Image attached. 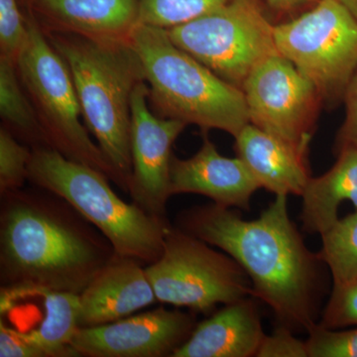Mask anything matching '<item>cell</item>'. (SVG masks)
I'll list each match as a JSON object with an SVG mask.
<instances>
[{"instance_id": "6da1fadb", "label": "cell", "mask_w": 357, "mask_h": 357, "mask_svg": "<svg viewBox=\"0 0 357 357\" xmlns=\"http://www.w3.org/2000/svg\"><path fill=\"white\" fill-rule=\"evenodd\" d=\"M287 196H276L259 217L246 220L213 204L182 211L178 227L229 255L248 274L252 297L280 325L310 331L318 324L321 265L289 215Z\"/></svg>"}, {"instance_id": "7a4b0ae2", "label": "cell", "mask_w": 357, "mask_h": 357, "mask_svg": "<svg viewBox=\"0 0 357 357\" xmlns=\"http://www.w3.org/2000/svg\"><path fill=\"white\" fill-rule=\"evenodd\" d=\"M22 189L1 194V287L32 286L79 295L115 255L64 199Z\"/></svg>"}, {"instance_id": "3957f363", "label": "cell", "mask_w": 357, "mask_h": 357, "mask_svg": "<svg viewBox=\"0 0 357 357\" xmlns=\"http://www.w3.org/2000/svg\"><path fill=\"white\" fill-rule=\"evenodd\" d=\"M44 29V28H43ZM69 67L86 128L128 192L132 174L131 96L144 69L130 39H95L45 30Z\"/></svg>"}, {"instance_id": "277c9868", "label": "cell", "mask_w": 357, "mask_h": 357, "mask_svg": "<svg viewBox=\"0 0 357 357\" xmlns=\"http://www.w3.org/2000/svg\"><path fill=\"white\" fill-rule=\"evenodd\" d=\"M129 39L142 63L149 100L159 116L234 137L249 123L243 89L178 47L167 29L139 23Z\"/></svg>"}, {"instance_id": "5b68a950", "label": "cell", "mask_w": 357, "mask_h": 357, "mask_svg": "<svg viewBox=\"0 0 357 357\" xmlns=\"http://www.w3.org/2000/svg\"><path fill=\"white\" fill-rule=\"evenodd\" d=\"M31 149L28 181L67 201L107 237L115 255L145 265L158 259L170 227L166 218L119 198L100 171L66 158L52 147Z\"/></svg>"}, {"instance_id": "8992f818", "label": "cell", "mask_w": 357, "mask_h": 357, "mask_svg": "<svg viewBox=\"0 0 357 357\" xmlns=\"http://www.w3.org/2000/svg\"><path fill=\"white\" fill-rule=\"evenodd\" d=\"M26 21L29 36L16 66L49 147L115 182L114 170L82 122L83 112L67 63L52 46L36 18L30 14Z\"/></svg>"}, {"instance_id": "52a82bcc", "label": "cell", "mask_w": 357, "mask_h": 357, "mask_svg": "<svg viewBox=\"0 0 357 357\" xmlns=\"http://www.w3.org/2000/svg\"><path fill=\"white\" fill-rule=\"evenodd\" d=\"M145 271L158 302L195 312L208 314L218 305L252 297L248 274L234 258L172 225L161 256Z\"/></svg>"}, {"instance_id": "ba28073f", "label": "cell", "mask_w": 357, "mask_h": 357, "mask_svg": "<svg viewBox=\"0 0 357 357\" xmlns=\"http://www.w3.org/2000/svg\"><path fill=\"white\" fill-rule=\"evenodd\" d=\"M274 30L258 0H230L167 32L181 49L227 83L243 89L260 63L280 54Z\"/></svg>"}, {"instance_id": "9c48e42d", "label": "cell", "mask_w": 357, "mask_h": 357, "mask_svg": "<svg viewBox=\"0 0 357 357\" xmlns=\"http://www.w3.org/2000/svg\"><path fill=\"white\" fill-rule=\"evenodd\" d=\"M277 50L318 89L324 103L344 100L357 70V20L338 0H321L275 25Z\"/></svg>"}, {"instance_id": "30bf717a", "label": "cell", "mask_w": 357, "mask_h": 357, "mask_svg": "<svg viewBox=\"0 0 357 357\" xmlns=\"http://www.w3.org/2000/svg\"><path fill=\"white\" fill-rule=\"evenodd\" d=\"M249 123L281 139L310 143L323 98L280 54L260 63L243 86Z\"/></svg>"}, {"instance_id": "8fae6325", "label": "cell", "mask_w": 357, "mask_h": 357, "mask_svg": "<svg viewBox=\"0 0 357 357\" xmlns=\"http://www.w3.org/2000/svg\"><path fill=\"white\" fill-rule=\"evenodd\" d=\"M149 88L140 82L131 96L130 147L132 174L128 194L150 215L166 218L171 198L174 143L187 124L155 115L148 107Z\"/></svg>"}, {"instance_id": "7c38bea8", "label": "cell", "mask_w": 357, "mask_h": 357, "mask_svg": "<svg viewBox=\"0 0 357 357\" xmlns=\"http://www.w3.org/2000/svg\"><path fill=\"white\" fill-rule=\"evenodd\" d=\"M196 325L194 314L161 307L114 323L79 328L70 347L77 356H172Z\"/></svg>"}, {"instance_id": "4fadbf2b", "label": "cell", "mask_w": 357, "mask_h": 357, "mask_svg": "<svg viewBox=\"0 0 357 357\" xmlns=\"http://www.w3.org/2000/svg\"><path fill=\"white\" fill-rule=\"evenodd\" d=\"M77 294L32 286L1 287L0 326L36 345L48 357L77 356L70 340L79 326Z\"/></svg>"}, {"instance_id": "5bb4252c", "label": "cell", "mask_w": 357, "mask_h": 357, "mask_svg": "<svg viewBox=\"0 0 357 357\" xmlns=\"http://www.w3.org/2000/svg\"><path fill=\"white\" fill-rule=\"evenodd\" d=\"M198 152L188 159L173 157L171 165V196L196 194L206 197L218 206L248 211L251 199L260 189L257 181L236 157L223 156L204 131Z\"/></svg>"}, {"instance_id": "9a60e30c", "label": "cell", "mask_w": 357, "mask_h": 357, "mask_svg": "<svg viewBox=\"0 0 357 357\" xmlns=\"http://www.w3.org/2000/svg\"><path fill=\"white\" fill-rule=\"evenodd\" d=\"M79 328L114 323L157 301L142 263L115 255L79 294Z\"/></svg>"}, {"instance_id": "2e32d148", "label": "cell", "mask_w": 357, "mask_h": 357, "mask_svg": "<svg viewBox=\"0 0 357 357\" xmlns=\"http://www.w3.org/2000/svg\"><path fill=\"white\" fill-rule=\"evenodd\" d=\"M234 149L260 189L276 196H300L311 178L310 143L281 139L248 123L236 136Z\"/></svg>"}, {"instance_id": "e0dca14e", "label": "cell", "mask_w": 357, "mask_h": 357, "mask_svg": "<svg viewBox=\"0 0 357 357\" xmlns=\"http://www.w3.org/2000/svg\"><path fill=\"white\" fill-rule=\"evenodd\" d=\"M264 335L255 300L246 297L196 325L171 357L256 356Z\"/></svg>"}, {"instance_id": "ac0fdd59", "label": "cell", "mask_w": 357, "mask_h": 357, "mask_svg": "<svg viewBox=\"0 0 357 357\" xmlns=\"http://www.w3.org/2000/svg\"><path fill=\"white\" fill-rule=\"evenodd\" d=\"M45 30L95 39H129L139 24V0H37Z\"/></svg>"}, {"instance_id": "d6986e66", "label": "cell", "mask_w": 357, "mask_h": 357, "mask_svg": "<svg viewBox=\"0 0 357 357\" xmlns=\"http://www.w3.org/2000/svg\"><path fill=\"white\" fill-rule=\"evenodd\" d=\"M337 159L332 168L310 178L303 192L301 220L307 234H319L338 220V210L349 202L357 210V148L337 150Z\"/></svg>"}, {"instance_id": "ffe728a7", "label": "cell", "mask_w": 357, "mask_h": 357, "mask_svg": "<svg viewBox=\"0 0 357 357\" xmlns=\"http://www.w3.org/2000/svg\"><path fill=\"white\" fill-rule=\"evenodd\" d=\"M0 115L4 126L31 148L49 146L38 114L21 83L17 66L0 58Z\"/></svg>"}, {"instance_id": "44dd1931", "label": "cell", "mask_w": 357, "mask_h": 357, "mask_svg": "<svg viewBox=\"0 0 357 357\" xmlns=\"http://www.w3.org/2000/svg\"><path fill=\"white\" fill-rule=\"evenodd\" d=\"M321 237L318 256L330 269L333 284L357 280V210L338 218Z\"/></svg>"}, {"instance_id": "7402d4cb", "label": "cell", "mask_w": 357, "mask_h": 357, "mask_svg": "<svg viewBox=\"0 0 357 357\" xmlns=\"http://www.w3.org/2000/svg\"><path fill=\"white\" fill-rule=\"evenodd\" d=\"M230 0H139V23L170 29L211 13Z\"/></svg>"}, {"instance_id": "603a6c76", "label": "cell", "mask_w": 357, "mask_h": 357, "mask_svg": "<svg viewBox=\"0 0 357 357\" xmlns=\"http://www.w3.org/2000/svg\"><path fill=\"white\" fill-rule=\"evenodd\" d=\"M32 149L21 144L6 126L0 128V192L22 189L28 180Z\"/></svg>"}, {"instance_id": "cb8c5ba5", "label": "cell", "mask_w": 357, "mask_h": 357, "mask_svg": "<svg viewBox=\"0 0 357 357\" xmlns=\"http://www.w3.org/2000/svg\"><path fill=\"white\" fill-rule=\"evenodd\" d=\"M28 36L27 21L17 0H0V58L17 63Z\"/></svg>"}, {"instance_id": "d4e9b609", "label": "cell", "mask_w": 357, "mask_h": 357, "mask_svg": "<svg viewBox=\"0 0 357 357\" xmlns=\"http://www.w3.org/2000/svg\"><path fill=\"white\" fill-rule=\"evenodd\" d=\"M307 335L309 357H357V328L332 330L317 324Z\"/></svg>"}, {"instance_id": "484cf974", "label": "cell", "mask_w": 357, "mask_h": 357, "mask_svg": "<svg viewBox=\"0 0 357 357\" xmlns=\"http://www.w3.org/2000/svg\"><path fill=\"white\" fill-rule=\"evenodd\" d=\"M318 325L332 330L357 326V280L333 284Z\"/></svg>"}, {"instance_id": "4316f807", "label": "cell", "mask_w": 357, "mask_h": 357, "mask_svg": "<svg viewBox=\"0 0 357 357\" xmlns=\"http://www.w3.org/2000/svg\"><path fill=\"white\" fill-rule=\"evenodd\" d=\"M257 357H309L306 342L293 335L288 326L280 325L263 337Z\"/></svg>"}, {"instance_id": "83f0119b", "label": "cell", "mask_w": 357, "mask_h": 357, "mask_svg": "<svg viewBox=\"0 0 357 357\" xmlns=\"http://www.w3.org/2000/svg\"><path fill=\"white\" fill-rule=\"evenodd\" d=\"M345 119L338 131L335 150L342 147L357 148V70L344 96Z\"/></svg>"}, {"instance_id": "f1b7e54d", "label": "cell", "mask_w": 357, "mask_h": 357, "mask_svg": "<svg viewBox=\"0 0 357 357\" xmlns=\"http://www.w3.org/2000/svg\"><path fill=\"white\" fill-rule=\"evenodd\" d=\"M0 357H48L41 349L0 326Z\"/></svg>"}, {"instance_id": "f546056e", "label": "cell", "mask_w": 357, "mask_h": 357, "mask_svg": "<svg viewBox=\"0 0 357 357\" xmlns=\"http://www.w3.org/2000/svg\"><path fill=\"white\" fill-rule=\"evenodd\" d=\"M268 6L276 13L293 14L302 9H310L321 0H266Z\"/></svg>"}, {"instance_id": "4dcf8cb0", "label": "cell", "mask_w": 357, "mask_h": 357, "mask_svg": "<svg viewBox=\"0 0 357 357\" xmlns=\"http://www.w3.org/2000/svg\"><path fill=\"white\" fill-rule=\"evenodd\" d=\"M357 20V0H338Z\"/></svg>"}, {"instance_id": "1f68e13d", "label": "cell", "mask_w": 357, "mask_h": 357, "mask_svg": "<svg viewBox=\"0 0 357 357\" xmlns=\"http://www.w3.org/2000/svg\"><path fill=\"white\" fill-rule=\"evenodd\" d=\"M30 1H37V0H30Z\"/></svg>"}]
</instances>
